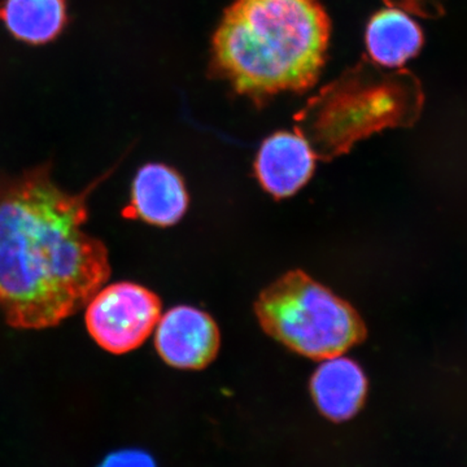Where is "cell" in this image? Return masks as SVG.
<instances>
[{
  "instance_id": "cell-6",
  "label": "cell",
  "mask_w": 467,
  "mask_h": 467,
  "mask_svg": "<svg viewBox=\"0 0 467 467\" xmlns=\"http://www.w3.org/2000/svg\"><path fill=\"white\" fill-rule=\"evenodd\" d=\"M316 158L303 135L279 131L261 144L254 171L265 192L275 199H285L308 183L315 173Z\"/></svg>"
},
{
  "instance_id": "cell-5",
  "label": "cell",
  "mask_w": 467,
  "mask_h": 467,
  "mask_svg": "<svg viewBox=\"0 0 467 467\" xmlns=\"http://www.w3.org/2000/svg\"><path fill=\"white\" fill-rule=\"evenodd\" d=\"M155 347L171 367L198 370L216 358L220 331L214 319L202 310L175 306L160 317Z\"/></svg>"
},
{
  "instance_id": "cell-7",
  "label": "cell",
  "mask_w": 467,
  "mask_h": 467,
  "mask_svg": "<svg viewBox=\"0 0 467 467\" xmlns=\"http://www.w3.org/2000/svg\"><path fill=\"white\" fill-rule=\"evenodd\" d=\"M189 208L182 177L164 164L143 165L131 184V211L150 225L168 227L180 223Z\"/></svg>"
},
{
  "instance_id": "cell-9",
  "label": "cell",
  "mask_w": 467,
  "mask_h": 467,
  "mask_svg": "<svg viewBox=\"0 0 467 467\" xmlns=\"http://www.w3.org/2000/svg\"><path fill=\"white\" fill-rule=\"evenodd\" d=\"M422 45V30L400 9H382L367 27L368 54L380 66L400 67L416 57Z\"/></svg>"
},
{
  "instance_id": "cell-2",
  "label": "cell",
  "mask_w": 467,
  "mask_h": 467,
  "mask_svg": "<svg viewBox=\"0 0 467 467\" xmlns=\"http://www.w3.org/2000/svg\"><path fill=\"white\" fill-rule=\"evenodd\" d=\"M330 36L319 0H235L214 33L213 66L252 99L306 91L321 76Z\"/></svg>"
},
{
  "instance_id": "cell-8",
  "label": "cell",
  "mask_w": 467,
  "mask_h": 467,
  "mask_svg": "<svg viewBox=\"0 0 467 467\" xmlns=\"http://www.w3.org/2000/svg\"><path fill=\"white\" fill-rule=\"evenodd\" d=\"M313 399L319 410L334 420L355 416L364 404L368 379L352 359L335 356L326 358L310 380Z\"/></svg>"
},
{
  "instance_id": "cell-11",
  "label": "cell",
  "mask_w": 467,
  "mask_h": 467,
  "mask_svg": "<svg viewBox=\"0 0 467 467\" xmlns=\"http://www.w3.org/2000/svg\"><path fill=\"white\" fill-rule=\"evenodd\" d=\"M98 467H156V463L146 451L122 450L109 454Z\"/></svg>"
},
{
  "instance_id": "cell-1",
  "label": "cell",
  "mask_w": 467,
  "mask_h": 467,
  "mask_svg": "<svg viewBox=\"0 0 467 467\" xmlns=\"http://www.w3.org/2000/svg\"><path fill=\"white\" fill-rule=\"evenodd\" d=\"M113 171L78 193L55 182L50 164L0 175V309L12 327H54L109 281V250L85 223L88 198Z\"/></svg>"
},
{
  "instance_id": "cell-10",
  "label": "cell",
  "mask_w": 467,
  "mask_h": 467,
  "mask_svg": "<svg viewBox=\"0 0 467 467\" xmlns=\"http://www.w3.org/2000/svg\"><path fill=\"white\" fill-rule=\"evenodd\" d=\"M0 20L18 41L45 45L66 27L67 0H2Z\"/></svg>"
},
{
  "instance_id": "cell-4",
  "label": "cell",
  "mask_w": 467,
  "mask_h": 467,
  "mask_svg": "<svg viewBox=\"0 0 467 467\" xmlns=\"http://www.w3.org/2000/svg\"><path fill=\"white\" fill-rule=\"evenodd\" d=\"M161 300L155 292L119 282L101 287L86 306V327L95 343L113 355L140 348L158 326Z\"/></svg>"
},
{
  "instance_id": "cell-3",
  "label": "cell",
  "mask_w": 467,
  "mask_h": 467,
  "mask_svg": "<svg viewBox=\"0 0 467 467\" xmlns=\"http://www.w3.org/2000/svg\"><path fill=\"white\" fill-rule=\"evenodd\" d=\"M254 310L266 334L313 359L342 355L367 337L356 309L301 270L267 285Z\"/></svg>"
}]
</instances>
